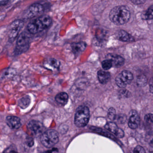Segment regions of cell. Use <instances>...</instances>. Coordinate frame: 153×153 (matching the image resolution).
<instances>
[{"label":"cell","instance_id":"6","mask_svg":"<svg viewBox=\"0 0 153 153\" xmlns=\"http://www.w3.org/2000/svg\"><path fill=\"white\" fill-rule=\"evenodd\" d=\"M133 74L129 71H123L116 78L117 85L120 88H124L129 84L133 80Z\"/></svg>","mask_w":153,"mask_h":153},{"label":"cell","instance_id":"25","mask_svg":"<svg viewBox=\"0 0 153 153\" xmlns=\"http://www.w3.org/2000/svg\"><path fill=\"white\" fill-rule=\"evenodd\" d=\"M145 18L146 20L153 19V5L150 6L145 15Z\"/></svg>","mask_w":153,"mask_h":153},{"label":"cell","instance_id":"9","mask_svg":"<svg viewBox=\"0 0 153 153\" xmlns=\"http://www.w3.org/2000/svg\"><path fill=\"white\" fill-rule=\"evenodd\" d=\"M44 8L40 4L35 3L32 4L28 10L27 16L29 18H32L43 13Z\"/></svg>","mask_w":153,"mask_h":153},{"label":"cell","instance_id":"22","mask_svg":"<svg viewBox=\"0 0 153 153\" xmlns=\"http://www.w3.org/2000/svg\"><path fill=\"white\" fill-rule=\"evenodd\" d=\"M108 118L111 120H114L117 117V114L115 109L111 108L108 111Z\"/></svg>","mask_w":153,"mask_h":153},{"label":"cell","instance_id":"26","mask_svg":"<svg viewBox=\"0 0 153 153\" xmlns=\"http://www.w3.org/2000/svg\"><path fill=\"white\" fill-rule=\"evenodd\" d=\"M17 148L14 146H10L6 148L3 153H17Z\"/></svg>","mask_w":153,"mask_h":153},{"label":"cell","instance_id":"15","mask_svg":"<svg viewBox=\"0 0 153 153\" xmlns=\"http://www.w3.org/2000/svg\"><path fill=\"white\" fill-rule=\"evenodd\" d=\"M97 74L99 82L102 84L107 83L110 79V74L108 72L100 70L98 72Z\"/></svg>","mask_w":153,"mask_h":153},{"label":"cell","instance_id":"19","mask_svg":"<svg viewBox=\"0 0 153 153\" xmlns=\"http://www.w3.org/2000/svg\"><path fill=\"white\" fill-rule=\"evenodd\" d=\"M118 39L120 41L129 42L134 41L133 37L131 36L128 33L124 30L120 31L118 34Z\"/></svg>","mask_w":153,"mask_h":153},{"label":"cell","instance_id":"13","mask_svg":"<svg viewBox=\"0 0 153 153\" xmlns=\"http://www.w3.org/2000/svg\"><path fill=\"white\" fill-rule=\"evenodd\" d=\"M16 72L13 68H8L3 70L0 74V80H7L11 78L16 74Z\"/></svg>","mask_w":153,"mask_h":153},{"label":"cell","instance_id":"1","mask_svg":"<svg viewBox=\"0 0 153 153\" xmlns=\"http://www.w3.org/2000/svg\"><path fill=\"white\" fill-rule=\"evenodd\" d=\"M130 17L129 8L125 5L116 6L110 12V19L117 25L126 24L129 20Z\"/></svg>","mask_w":153,"mask_h":153},{"label":"cell","instance_id":"34","mask_svg":"<svg viewBox=\"0 0 153 153\" xmlns=\"http://www.w3.org/2000/svg\"><path fill=\"white\" fill-rule=\"evenodd\" d=\"M151 153H153V151L151 152Z\"/></svg>","mask_w":153,"mask_h":153},{"label":"cell","instance_id":"18","mask_svg":"<svg viewBox=\"0 0 153 153\" xmlns=\"http://www.w3.org/2000/svg\"><path fill=\"white\" fill-rule=\"evenodd\" d=\"M91 129L93 131L95 132V133H98L104 136L107 137H109L114 141H117V139L113 135L111 134L110 133L107 132V131H104L103 129H101L100 128H98L95 127H91Z\"/></svg>","mask_w":153,"mask_h":153},{"label":"cell","instance_id":"31","mask_svg":"<svg viewBox=\"0 0 153 153\" xmlns=\"http://www.w3.org/2000/svg\"><path fill=\"white\" fill-rule=\"evenodd\" d=\"M130 1L135 4H139L144 3L146 0H130Z\"/></svg>","mask_w":153,"mask_h":153},{"label":"cell","instance_id":"10","mask_svg":"<svg viewBox=\"0 0 153 153\" xmlns=\"http://www.w3.org/2000/svg\"><path fill=\"white\" fill-rule=\"evenodd\" d=\"M105 128L119 138L124 137L125 135L124 131L120 128H119L117 125L114 122H110L107 123L105 125Z\"/></svg>","mask_w":153,"mask_h":153},{"label":"cell","instance_id":"2","mask_svg":"<svg viewBox=\"0 0 153 153\" xmlns=\"http://www.w3.org/2000/svg\"><path fill=\"white\" fill-rule=\"evenodd\" d=\"M51 23L52 19L50 17L43 15L30 22L28 25V30L31 34H36L47 28Z\"/></svg>","mask_w":153,"mask_h":153},{"label":"cell","instance_id":"12","mask_svg":"<svg viewBox=\"0 0 153 153\" xmlns=\"http://www.w3.org/2000/svg\"><path fill=\"white\" fill-rule=\"evenodd\" d=\"M107 57V59H109L111 61L112 66L116 67H119L122 66L125 62L124 58L120 56L109 54L108 55Z\"/></svg>","mask_w":153,"mask_h":153},{"label":"cell","instance_id":"5","mask_svg":"<svg viewBox=\"0 0 153 153\" xmlns=\"http://www.w3.org/2000/svg\"><path fill=\"white\" fill-rule=\"evenodd\" d=\"M30 47V38L26 32H22L18 37L15 48V53L19 55L27 52Z\"/></svg>","mask_w":153,"mask_h":153},{"label":"cell","instance_id":"24","mask_svg":"<svg viewBox=\"0 0 153 153\" xmlns=\"http://www.w3.org/2000/svg\"><path fill=\"white\" fill-rule=\"evenodd\" d=\"M137 83L139 86H145L147 83V79L146 77L143 75L138 76L137 79Z\"/></svg>","mask_w":153,"mask_h":153},{"label":"cell","instance_id":"35","mask_svg":"<svg viewBox=\"0 0 153 153\" xmlns=\"http://www.w3.org/2000/svg\"></svg>","mask_w":153,"mask_h":153},{"label":"cell","instance_id":"11","mask_svg":"<svg viewBox=\"0 0 153 153\" xmlns=\"http://www.w3.org/2000/svg\"><path fill=\"white\" fill-rule=\"evenodd\" d=\"M6 122L8 126L12 129H19L21 126L19 118L15 116H8Z\"/></svg>","mask_w":153,"mask_h":153},{"label":"cell","instance_id":"20","mask_svg":"<svg viewBox=\"0 0 153 153\" xmlns=\"http://www.w3.org/2000/svg\"><path fill=\"white\" fill-rule=\"evenodd\" d=\"M30 102V98L27 95H26L18 101V104L21 108L25 109L29 105Z\"/></svg>","mask_w":153,"mask_h":153},{"label":"cell","instance_id":"16","mask_svg":"<svg viewBox=\"0 0 153 153\" xmlns=\"http://www.w3.org/2000/svg\"><path fill=\"white\" fill-rule=\"evenodd\" d=\"M44 65L50 70H57L60 66V62L56 59H50L45 62Z\"/></svg>","mask_w":153,"mask_h":153},{"label":"cell","instance_id":"30","mask_svg":"<svg viewBox=\"0 0 153 153\" xmlns=\"http://www.w3.org/2000/svg\"><path fill=\"white\" fill-rule=\"evenodd\" d=\"M128 126L130 128L132 129H136L138 127V125L136 123H132V122H128Z\"/></svg>","mask_w":153,"mask_h":153},{"label":"cell","instance_id":"33","mask_svg":"<svg viewBox=\"0 0 153 153\" xmlns=\"http://www.w3.org/2000/svg\"><path fill=\"white\" fill-rule=\"evenodd\" d=\"M150 91H151V92H152V93H153V78H152V79H151V81H150Z\"/></svg>","mask_w":153,"mask_h":153},{"label":"cell","instance_id":"3","mask_svg":"<svg viewBox=\"0 0 153 153\" xmlns=\"http://www.w3.org/2000/svg\"><path fill=\"white\" fill-rule=\"evenodd\" d=\"M90 117L89 108L85 106H79L76 109L74 117L75 125L78 127H84L88 124Z\"/></svg>","mask_w":153,"mask_h":153},{"label":"cell","instance_id":"32","mask_svg":"<svg viewBox=\"0 0 153 153\" xmlns=\"http://www.w3.org/2000/svg\"><path fill=\"white\" fill-rule=\"evenodd\" d=\"M34 141H33V139L32 138L29 137L28 139H27V145L28 146L30 147H31L33 146L34 145Z\"/></svg>","mask_w":153,"mask_h":153},{"label":"cell","instance_id":"23","mask_svg":"<svg viewBox=\"0 0 153 153\" xmlns=\"http://www.w3.org/2000/svg\"><path fill=\"white\" fill-rule=\"evenodd\" d=\"M102 66L104 70H108L112 67V64L109 59L104 60L102 62Z\"/></svg>","mask_w":153,"mask_h":153},{"label":"cell","instance_id":"4","mask_svg":"<svg viewBox=\"0 0 153 153\" xmlns=\"http://www.w3.org/2000/svg\"><path fill=\"white\" fill-rule=\"evenodd\" d=\"M40 140L42 144L45 147L51 148L59 141L58 133L53 129L47 130L41 135Z\"/></svg>","mask_w":153,"mask_h":153},{"label":"cell","instance_id":"28","mask_svg":"<svg viewBox=\"0 0 153 153\" xmlns=\"http://www.w3.org/2000/svg\"><path fill=\"white\" fill-rule=\"evenodd\" d=\"M145 119L148 123H153V114H147L145 117Z\"/></svg>","mask_w":153,"mask_h":153},{"label":"cell","instance_id":"8","mask_svg":"<svg viewBox=\"0 0 153 153\" xmlns=\"http://www.w3.org/2000/svg\"><path fill=\"white\" fill-rule=\"evenodd\" d=\"M28 127L31 132L36 135H42L45 131V127L41 122L32 120L28 124Z\"/></svg>","mask_w":153,"mask_h":153},{"label":"cell","instance_id":"7","mask_svg":"<svg viewBox=\"0 0 153 153\" xmlns=\"http://www.w3.org/2000/svg\"><path fill=\"white\" fill-rule=\"evenodd\" d=\"M23 25L24 22L21 20L15 21L11 24L9 33V40L10 42H13L15 40Z\"/></svg>","mask_w":153,"mask_h":153},{"label":"cell","instance_id":"14","mask_svg":"<svg viewBox=\"0 0 153 153\" xmlns=\"http://www.w3.org/2000/svg\"><path fill=\"white\" fill-rule=\"evenodd\" d=\"M86 46L85 42H80L72 44L71 47L73 53L76 55H78L85 50Z\"/></svg>","mask_w":153,"mask_h":153},{"label":"cell","instance_id":"29","mask_svg":"<svg viewBox=\"0 0 153 153\" xmlns=\"http://www.w3.org/2000/svg\"><path fill=\"white\" fill-rule=\"evenodd\" d=\"M117 118V119L118 121L121 123H124V122H125L126 120V116H123V115H121V116H119L118 117H117V116L116 119Z\"/></svg>","mask_w":153,"mask_h":153},{"label":"cell","instance_id":"21","mask_svg":"<svg viewBox=\"0 0 153 153\" xmlns=\"http://www.w3.org/2000/svg\"><path fill=\"white\" fill-rule=\"evenodd\" d=\"M131 113V116H130L128 122L136 123L138 125L140 123V118H139L137 112L135 111H133Z\"/></svg>","mask_w":153,"mask_h":153},{"label":"cell","instance_id":"27","mask_svg":"<svg viewBox=\"0 0 153 153\" xmlns=\"http://www.w3.org/2000/svg\"><path fill=\"white\" fill-rule=\"evenodd\" d=\"M134 153H146L145 150L143 147L140 146H137L134 149Z\"/></svg>","mask_w":153,"mask_h":153},{"label":"cell","instance_id":"17","mask_svg":"<svg viewBox=\"0 0 153 153\" xmlns=\"http://www.w3.org/2000/svg\"><path fill=\"white\" fill-rule=\"evenodd\" d=\"M69 96L65 92H61L58 94L55 97L56 101L62 105H65L68 102Z\"/></svg>","mask_w":153,"mask_h":153}]
</instances>
